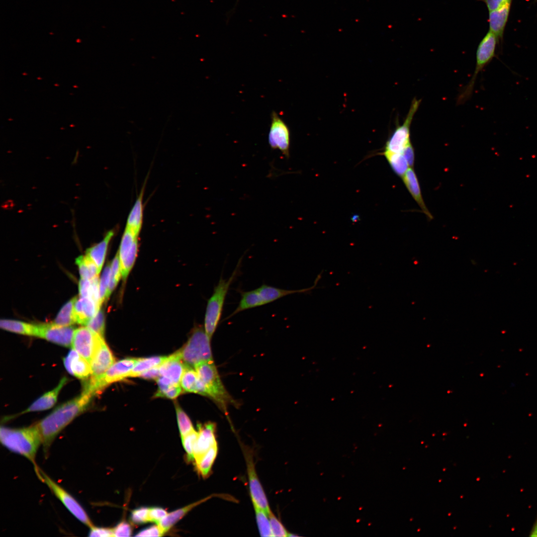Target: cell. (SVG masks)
<instances>
[{"label": "cell", "mask_w": 537, "mask_h": 537, "mask_svg": "<svg viewBox=\"0 0 537 537\" xmlns=\"http://www.w3.org/2000/svg\"><path fill=\"white\" fill-rule=\"evenodd\" d=\"M87 327L103 338L105 328L104 314L100 309L95 316L86 325Z\"/></svg>", "instance_id": "ab89813d"}, {"label": "cell", "mask_w": 537, "mask_h": 537, "mask_svg": "<svg viewBox=\"0 0 537 537\" xmlns=\"http://www.w3.org/2000/svg\"><path fill=\"white\" fill-rule=\"evenodd\" d=\"M113 537H130L132 533L131 525L125 520L119 522L114 528H112Z\"/></svg>", "instance_id": "ee69618b"}, {"label": "cell", "mask_w": 537, "mask_h": 537, "mask_svg": "<svg viewBox=\"0 0 537 537\" xmlns=\"http://www.w3.org/2000/svg\"><path fill=\"white\" fill-rule=\"evenodd\" d=\"M38 477L47 486L52 493L76 518L89 528L94 525L78 501L40 469Z\"/></svg>", "instance_id": "ba28073f"}, {"label": "cell", "mask_w": 537, "mask_h": 537, "mask_svg": "<svg viewBox=\"0 0 537 537\" xmlns=\"http://www.w3.org/2000/svg\"><path fill=\"white\" fill-rule=\"evenodd\" d=\"M164 533L160 527L157 525H153L144 529L139 531L136 537H161Z\"/></svg>", "instance_id": "7dc6e473"}, {"label": "cell", "mask_w": 537, "mask_h": 537, "mask_svg": "<svg viewBox=\"0 0 537 537\" xmlns=\"http://www.w3.org/2000/svg\"><path fill=\"white\" fill-rule=\"evenodd\" d=\"M383 155L394 173L402 178L410 168L403 153L384 152Z\"/></svg>", "instance_id": "e575fe53"}, {"label": "cell", "mask_w": 537, "mask_h": 537, "mask_svg": "<svg viewBox=\"0 0 537 537\" xmlns=\"http://www.w3.org/2000/svg\"><path fill=\"white\" fill-rule=\"evenodd\" d=\"M253 506L260 535L262 537H273L268 514L256 506Z\"/></svg>", "instance_id": "d590c367"}, {"label": "cell", "mask_w": 537, "mask_h": 537, "mask_svg": "<svg viewBox=\"0 0 537 537\" xmlns=\"http://www.w3.org/2000/svg\"><path fill=\"white\" fill-rule=\"evenodd\" d=\"M81 279H90L98 276L99 272L94 262L86 254L76 259Z\"/></svg>", "instance_id": "d6a6232c"}, {"label": "cell", "mask_w": 537, "mask_h": 537, "mask_svg": "<svg viewBox=\"0 0 537 537\" xmlns=\"http://www.w3.org/2000/svg\"><path fill=\"white\" fill-rule=\"evenodd\" d=\"M102 338L88 327H81L75 330L71 346L90 363Z\"/></svg>", "instance_id": "7c38bea8"}, {"label": "cell", "mask_w": 537, "mask_h": 537, "mask_svg": "<svg viewBox=\"0 0 537 537\" xmlns=\"http://www.w3.org/2000/svg\"><path fill=\"white\" fill-rule=\"evenodd\" d=\"M149 509L147 507H141L133 510L131 513L130 520L134 524H145L149 521Z\"/></svg>", "instance_id": "7bdbcfd3"}, {"label": "cell", "mask_w": 537, "mask_h": 537, "mask_svg": "<svg viewBox=\"0 0 537 537\" xmlns=\"http://www.w3.org/2000/svg\"><path fill=\"white\" fill-rule=\"evenodd\" d=\"M197 431L194 430L181 437L183 447L186 452L187 462L194 463V447L197 438Z\"/></svg>", "instance_id": "f35d334b"}, {"label": "cell", "mask_w": 537, "mask_h": 537, "mask_svg": "<svg viewBox=\"0 0 537 537\" xmlns=\"http://www.w3.org/2000/svg\"><path fill=\"white\" fill-rule=\"evenodd\" d=\"M186 366L182 360L180 350H179L168 356L159 366L160 375L169 379L174 384L179 385Z\"/></svg>", "instance_id": "ac0fdd59"}, {"label": "cell", "mask_w": 537, "mask_h": 537, "mask_svg": "<svg viewBox=\"0 0 537 537\" xmlns=\"http://www.w3.org/2000/svg\"><path fill=\"white\" fill-rule=\"evenodd\" d=\"M1 328L15 333L35 336V324L14 320L2 319L0 321Z\"/></svg>", "instance_id": "4dcf8cb0"}, {"label": "cell", "mask_w": 537, "mask_h": 537, "mask_svg": "<svg viewBox=\"0 0 537 537\" xmlns=\"http://www.w3.org/2000/svg\"><path fill=\"white\" fill-rule=\"evenodd\" d=\"M167 514V511L163 508L160 507H150L149 509V522H154L158 524Z\"/></svg>", "instance_id": "f6af8a7d"}, {"label": "cell", "mask_w": 537, "mask_h": 537, "mask_svg": "<svg viewBox=\"0 0 537 537\" xmlns=\"http://www.w3.org/2000/svg\"><path fill=\"white\" fill-rule=\"evenodd\" d=\"M511 5V4H508L496 10L489 12V30L494 33L499 40L503 37L510 13Z\"/></svg>", "instance_id": "484cf974"}, {"label": "cell", "mask_w": 537, "mask_h": 537, "mask_svg": "<svg viewBox=\"0 0 537 537\" xmlns=\"http://www.w3.org/2000/svg\"><path fill=\"white\" fill-rule=\"evenodd\" d=\"M115 233L114 230H109L99 243L88 249L87 255L95 264L100 272L104 263L109 242Z\"/></svg>", "instance_id": "4316f807"}, {"label": "cell", "mask_w": 537, "mask_h": 537, "mask_svg": "<svg viewBox=\"0 0 537 537\" xmlns=\"http://www.w3.org/2000/svg\"><path fill=\"white\" fill-rule=\"evenodd\" d=\"M215 496L220 497L223 499L228 500L235 501V499L231 496L225 494H212L201 500L186 505L182 508L176 510L167 515L158 524L162 529L164 534L169 531L175 524L182 519L191 510L199 504L207 501Z\"/></svg>", "instance_id": "d6986e66"}, {"label": "cell", "mask_w": 537, "mask_h": 537, "mask_svg": "<svg viewBox=\"0 0 537 537\" xmlns=\"http://www.w3.org/2000/svg\"><path fill=\"white\" fill-rule=\"evenodd\" d=\"M138 358H125L114 362L101 377L88 379L84 387L94 396L99 394L110 384L128 377Z\"/></svg>", "instance_id": "52a82bcc"}, {"label": "cell", "mask_w": 537, "mask_h": 537, "mask_svg": "<svg viewBox=\"0 0 537 537\" xmlns=\"http://www.w3.org/2000/svg\"><path fill=\"white\" fill-rule=\"evenodd\" d=\"M484 2L489 11L496 10L501 7L511 4L512 0H480Z\"/></svg>", "instance_id": "c3c4849f"}, {"label": "cell", "mask_w": 537, "mask_h": 537, "mask_svg": "<svg viewBox=\"0 0 537 537\" xmlns=\"http://www.w3.org/2000/svg\"><path fill=\"white\" fill-rule=\"evenodd\" d=\"M77 297L68 301L61 309L54 324L61 326H70L76 323L74 312V304Z\"/></svg>", "instance_id": "836d02e7"}, {"label": "cell", "mask_w": 537, "mask_h": 537, "mask_svg": "<svg viewBox=\"0 0 537 537\" xmlns=\"http://www.w3.org/2000/svg\"><path fill=\"white\" fill-rule=\"evenodd\" d=\"M64 364L70 374L80 379L88 380L91 374L90 363L73 349L64 358Z\"/></svg>", "instance_id": "ffe728a7"}, {"label": "cell", "mask_w": 537, "mask_h": 537, "mask_svg": "<svg viewBox=\"0 0 537 537\" xmlns=\"http://www.w3.org/2000/svg\"><path fill=\"white\" fill-rule=\"evenodd\" d=\"M321 278V274H319L317 275L312 286L296 290L281 289L264 284L254 289L258 306V307L263 306L289 295L310 291L315 288Z\"/></svg>", "instance_id": "9a60e30c"}, {"label": "cell", "mask_w": 537, "mask_h": 537, "mask_svg": "<svg viewBox=\"0 0 537 537\" xmlns=\"http://www.w3.org/2000/svg\"><path fill=\"white\" fill-rule=\"evenodd\" d=\"M138 236L125 228L117 253L123 280L126 279L134 264L138 249Z\"/></svg>", "instance_id": "4fadbf2b"}, {"label": "cell", "mask_w": 537, "mask_h": 537, "mask_svg": "<svg viewBox=\"0 0 537 537\" xmlns=\"http://www.w3.org/2000/svg\"><path fill=\"white\" fill-rule=\"evenodd\" d=\"M530 536L537 537V519L530 532Z\"/></svg>", "instance_id": "816d5d0a"}, {"label": "cell", "mask_w": 537, "mask_h": 537, "mask_svg": "<svg viewBox=\"0 0 537 537\" xmlns=\"http://www.w3.org/2000/svg\"><path fill=\"white\" fill-rule=\"evenodd\" d=\"M93 397L90 392L83 389L80 395L59 406L35 424L46 456L57 435L87 408Z\"/></svg>", "instance_id": "6da1fadb"}, {"label": "cell", "mask_w": 537, "mask_h": 537, "mask_svg": "<svg viewBox=\"0 0 537 537\" xmlns=\"http://www.w3.org/2000/svg\"><path fill=\"white\" fill-rule=\"evenodd\" d=\"M114 362L115 358L102 338L90 362V378L95 379L101 377Z\"/></svg>", "instance_id": "2e32d148"}, {"label": "cell", "mask_w": 537, "mask_h": 537, "mask_svg": "<svg viewBox=\"0 0 537 537\" xmlns=\"http://www.w3.org/2000/svg\"><path fill=\"white\" fill-rule=\"evenodd\" d=\"M110 265L107 264L105 267L102 275L99 279V296L100 303L103 302L108 298V290L110 279Z\"/></svg>", "instance_id": "60d3db41"}, {"label": "cell", "mask_w": 537, "mask_h": 537, "mask_svg": "<svg viewBox=\"0 0 537 537\" xmlns=\"http://www.w3.org/2000/svg\"><path fill=\"white\" fill-rule=\"evenodd\" d=\"M158 389L155 394V397H163L174 399L182 393V389L179 384H174L169 379L160 376L157 380Z\"/></svg>", "instance_id": "f1b7e54d"}, {"label": "cell", "mask_w": 537, "mask_h": 537, "mask_svg": "<svg viewBox=\"0 0 537 537\" xmlns=\"http://www.w3.org/2000/svg\"><path fill=\"white\" fill-rule=\"evenodd\" d=\"M89 537H113L112 528L99 527L94 525L90 528Z\"/></svg>", "instance_id": "bcb514c9"}, {"label": "cell", "mask_w": 537, "mask_h": 537, "mask_svg": "<svg viewBox=\"0 0 537 537\" xmlns=\"http://www.w3.org/2000/svg\"><path fill=\"white\" fill-rule=\"evenodd\" d=\"M402 179L408 190L419 205L423 212L428 218L432 219L433 217L424 202L420 184L416 173L413 168H409Z\"/></svg>", "instance_id": "603a6c76"}, {"label": "cell", "mask_w": 537, "mask_h": 537, "mask_svg": "<svg viewBox=\"0 0 537 537\" xmlns=\"http://www.w3.org/2000/svg\"><path fill=\"white\" fill-rule=\"evenodd\" d=\"M160 376L159 366H157L142 372L138 377L147 379L157 380Z\"/></svg>", "instance_id": "681fc988"}, {"label": "cell", "mask_w": 537, "mask_h": 537, "mask_svg": "<svg viewBox=\"0 0 537 537\" xmlns=\"http://www.w3.org/2000/svg\"><path fill=\"white\" fill-rule=\"evenodd\" d=\"M242 260V258L239 260L235 270L227 279L221 276L217 284L214 288L211 296L208 300L204 328L211 339L221 319L225 299L230 285L239 274Z\"/></svg>", "instance_id": "3957f363"}, {"label": "cell", "mask_w": 537, "mask_h": 537, "mask_svg": "<svg viewBox=\"0 0 537 537\" xmlns=\"http://www.w3.org/2000/svg\"><path fill=\"white\" fill-rule=\"evenodd\" d=\"M268 142L272 149H277L285 157L289 156L290 133L287 124L275 111L270 115Z\"/></svg>", "instance_id": "8fae6325"}, {"label": "cell", "mask_w": 537, "mask_h": 537, "mask_svg": "<svg viewBox=\"0 0 537 537\" xmlns=\"http://www.w3.org/2000/svg\"><path fill=\"white\" fill-rule=\"evenodd\" d=\"M241 447L246 463L249 490L253 504L268 514L271 510L256 470L253 452L246 446Z\"/></svg>", "instance_id": "30bf717a"}, {"label": "cell", "mask_w": 537, "mask_h": 537, "mask_svg": "<svg viewBox=\"0 0 537 537\" xmlns=\"http://www.w3.org/2000/svg\"><path fill=\"white\" fill-rule=\"evenodd\" d=\"M122 276L121 267L118 253L112 261L110 264V279L108 290V297L117 286L119 279Z\"/></svg>", "instance_id": "8d00e7d4"}, {"label": "cell", "mask_w": 537, "mask_h": 537, "mask_svg": "<svg viewBox=\"0 0 537 537\" xmlns=\"http://www.w3.org/2000/svg\"><path fill=\"white\" fill-rule=\"evenodd\" d=\"M218 451V444H216L209 448L195 463V467L198 473L204 478H207L211 473L212 465L214 462Z\"/></svg>", "instance_id": "83f0119b"}, {"label": "cell", "mask_w": 537, "mask_h": 537, "mask_svg": "<svg viewBox=\"0 0 537 537\" xmlns=\"http://www.w3.org/2000/svg\"><path fill=\"white\" fill-rule=\"evenodd\" d=\"M79 294L81 297L91 298L102 304L99 296V278L97 276L90 279H81L79 285Z\"/></svg>", "instance_id": "f546056e"}, {"label": "cell", "mask_w": 537, "mask_h": 537, "mask_svg": "<svg viewBox=\"0 0 537 537\" xmlns=\"http://www.w3.org/2000/svg\"><path fill=\"white\" fill-rule=\"evenodd\" d=\"M421 102L420 99L414 98L410 106L406 117L402 125H398L386 141L384 152L402 153L411 144L410 127L415 113Z\"/></svg>", "instance_id": "9c48e42d"}, {"label": "cell", "mask_w": 537, "mask_h": 537, "mask_svg": "<svg viewBox=\"0 0 537 537\" xmlns=\"http://www.w3.org/2000/svg\"><path fill=\"white\" fill-rule=\"evenodd\" d=\"M194 367L208 390L209 397L225 414L227 413L228 406L235 405L236 402L224 386L213 361H202Z\"/></svg>", "instance_id": "277c9868"}, {"label": "cell", "mask_w": 537, "mask_h": 537, "mask_svg": "<svg viewBox=\"0 0 537 537\" xmlns=\"http://www.w3.org/2000/svg\"><path fill=\"white\" fill-rule=\"evenodd\" d=\"M101 305L93 299L81 297L77 298L74 312L76 323L87 325L100 310Z\"/></svg>", "instance_id": "44dd1931"}, {"label": "cell", "mask_w": 537, "mask_h": 537, "mask_svg": "<svg viewBox=\"0 0 537 537\" xmlns=\"http://www.w3.org/2000/svg\"><path fill=\"white\" fill-rule=\"evenodd\" d=\"M273 537H288V533L282 524L275 517L271 511L268 514Z\"/></svg>", "instance_id": "b9f144b4"}, {"label": "cell", "mask_w": 537, "mask_h": 537, "mask_svg": "<svg viewBox=\"0 0 537 537\" xmlns=\"http://www.w3.org/2000/svg\"><path fill=\"white\" fill-rule=\"evenodd\" d=\"M67 381L66 377H63L56 387L36 400L28 408L22 411L21 414L44 411L51 408L56 402L60 391Z\"/></svg>", "instance_id": "7402d4cb"}, {"label": "cell", "mask_w": 537, "mask_h": 537, "mask_svg": "<svg viewBox=\"0 0 537 537\" xmlns=\"http://www.w3.org/2000/svg\"><path fill=\"white\" fill-rule=\"evenodd\" d=\"M197 438L194 447V464L212 446L217 444L216 424L212 422L197 424Z\"/></svg>", "instance_id": "e0dca14e"}, {"label": "cell", "mask_w": 537, "mask_h": 537, "mask_svg": "<svg viewBox=\"0 0 537 537\" xmlns=\"http://www.w3.org/2000/svg\"><path fill=\"white\" fill-rule=\"evenodd\" d=\"M144 190L145 184L128 214L125 227L137 236L139 235L143 222Z\"/></svg>", "instance_id": "cb8c5ba5"}, {"label": "cell", "mask_w": 537, "mask_h": 537, "mask_svg": "<svg viewBox=\"0 0 537 537\" xmlns=\"http://www.w3.org/2000/svg\"><path fill=\"white\" fill-rule=\"evenodd\" d=\"M180 385L182 389L186 392L209 397L207 389L199 377L196 371L191 366H186L181 378Z\"/></svg>", "instance_id": "d4e9b609"}, {"label": "cell", "mask_w": 537, "mask_h": 537, "mask_svg": "<svg viewBox=\"0 0 537 537\" xmlns=\"http://www.w3.org/2000/svg\"><path fill=\"white\" fill-rule=\"evenodd\" d=\"M74 331L72 326H61L53 323L35 324V337L69 347L72 345Z\"/></svg>", "instance_id": "5bb4252c"}, {"label": "cell", "mask_w": 537, "mask_h": 537, "mask_svg": "<svg viewBox=\"0 0 537 537\" xmlns=\"http://www.w3.org/2000/svg\"><path fill=\"white\" fill-rule=\"evenodd\" d=\"M168 356H154L147 358H138L129 377H138L142 372L151 368L159 366Z\"/></svg>", "instance_id": "1f68e13d"}, {"label": "cell", "mask_w": 537, "mask_h": 537, "mask_svg": "<svg viewBox=\"0 0 537 537\" xmlns=\"http://www.w3.org/2000/svg\"><path fill=\"white\" fill-rule=\"evenodd\" d=\"M410 168H413L415 163V151L412 145L408 146L402 152Z\"/></svg>", "instance_id": "f907efd6"}, {"label": "cell", "mask_w": 537, "mask_h": 537, "mask_svg": "<svg viewBox=\"0 0 537 537\" xmlns=\"http://www.w3.org/2000/svg\"><path fill=\"white\" fill-rule=\"evenodd\" d=\"M175 407L179 433L182 437L194 429L189 418L180 407L176 404Z\"/></svg>", "instance_id": "74e56055"}, {"label": "cell", "mask_w": 537, "mask_h": 537, "mask_svg": "<svg viewBox=\"0 0 537 537\" xmlns=\"http://www.w3.org/2000/svg\"><path fill=\"white\" fill-rule=\"evenodd\" d=\"M0 441L1 445L9 451L21 455L33 465L37 476L39 468L36 462V457L42 440L39 431L35 424L21 428H11L1 426L0 428Z\"/></svg>", "instance_id": "7a4b0ae2"}, {"label": "cell", "mask_w": 537, "mask_h": 537, "mask_svg": "<svg viewBox=\"0 0 537 537\" xmlns=\"http://www.w3.org/2000/svg\"><path fill=\"white\" fill-rule=\"evenodd\" d=\"M498 40L497 36L489 30L479 43L476 53V65L474 74L468 84L458 96V103H464L471 95L477 75L495 55Z\"/></svg>", "instance_id": "8992f818"}, {"label": "cell", "mask_w": 537, "mask_h": 537, "mask_svg": "<svg viewBox=\"0 0 537 537\" xmlns=\"http://www.w3.org/2000/svg\"><path fill=\"white\" fill-rule=\"evenodd\" d=\"M210 340L204 328L195 327L186 343L179 350L184 363L192 367L202 361L213 360Z\"/></svg>", "instance_id": "5b68a950"}]
</instances>
